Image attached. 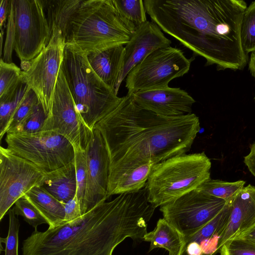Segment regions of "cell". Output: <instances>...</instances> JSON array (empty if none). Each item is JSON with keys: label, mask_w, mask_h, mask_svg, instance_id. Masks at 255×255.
Wrapping results in <instances>:
<instances>
[{"label": "cell", "mask_w": 255, "mask_h": 255, "mask_svg": "<svg viewBox=\"0 0 255 255\" xmlns=\"http://www.w3.org/2000/svg\"><path fill=\"white\" fill-rule=\"evenodd\" d=\"M211 167L204 152L184 153L155 164L144 187L148 201L156 208L196 189L210 178Z\"/></svg>", "instance_id": "6"}, {"label": "cell", "mask_w": 255, "mask_h": 255, "mask_svg": "<svg viewBox=\"0 0 255 255\" xmlns=\"http://www.w3.org/2000/svg\"><path fill=\"white\" fill-rule=\"evenodd\" d=\"M13 208L15 215L22 217L34 229H37L40 225L48 224L45 219L24 196L15 202Z\"/></svg>", "instance_id": "31"}, {"label": "cell", "mask_w": 255, "mask_h": 255, "mask_svg": "<svg viewBox=\"0 0 255 255\" xmlns=\"http://www.w3.org/2000/svg\"><path fill=\"white\" fill-rule=\"evenodd\" d=\"M87 55L76 45L66 43L61 66L77 112L93 131L96 125L118 106L122 97L97 75Z\"/></svg>", "instance_id": "4"}, {"label": "cell", "mask_w": 255, "mask_h": 255, "mask_svg": "<svg viewBox=\"0 0 255 255\" xmlns=\"http://www.w3.org/2000/svg\"><path fill=\"white\" fill-rule=\"evenodd\" d=\"M22 81V71L14 63L0 60V99L13 93Z\"/></svg>", "instance_id": "26"}, {"label": "cell", "mask_w": 255, "mask_h": 255, "mask_svg": "<svg viewBox=\"0 0 255 255\" xmlns=\"http://www.w3.org/2000/svg\"><path fill=\"white\" fill-rule=\"evenodd\" d=\"M143 241L149 242V252L163 248L168 255H180L185 244L184 237L164 218L158 220L155 229L146 234Z\"/></svg>", "instance_id": "23"}, {"label": "cell", "mask_w": 255, "mask_h": 255, "mask_svg": "<svg viewBox=\"0 0 255 255\" xmlns=\"http://www.w3.org/2000/svg\"><path fill=\"white\" fill-rule=\"evenodd\" d=\"M38 102L36 94L30 89L15 112L6 133L16 132Z\"/></svg>", "instance_id": "30"}, {"label": "cell", "mask_w": 255, "mask_h": 255, "mask_svg": "<svg viewBox=\"0 0 255 255\" xmlns=\"http://www.w3.org/2000/svg\"><path fill=\"white\" fill-rule=\"evenodd\" d=\"M124 54L125 46L119 45L87 55L89 64L95 72L114 90L122 68Z\"/></svg>", "instance_id": "19"}, {"label": "cell", "mask_w": 255, "mask_h": 255, "mask_svg": "<svg viewBox=\"0 0 255 255\" xmlns=\"http://www.w3.org/2000/svg\"><path fill=\"white\" fill-rule=\"evenodd\" d=\"M63 204L65 210V222L73 221L82 216L77 194L73 199Z\"/></svg>", "instance_id": "36"}, {"label": "cell", "mask_w": 255, "mask_h": 255, "mask_svg": "<svg viewBox=\"0 0 255 255\" xmlns=\"http://www.w3.org/2000/svg\"><path fill=\"white\" fill-rule=\"evenodd\" d=\"M235 237L248 240L255 245V224Z\"/></svg>", "instance_id": "39"}, {"label": "cell", "mask_w": 255, "mask_h": 255, "mask_svg": "<svg viewBox=\"0 0 255 255\" xmlns=\"http://www.w3.org/2000/svg\"><path fill=\"white\" fill-rule=\"evenodd\" d=\"M74 147L75 163L77 180V196L80 206L81 213L83 212L87 184V167L86 149Z\"/></svg>", "instance_id": "29"}, {"label": "cell", "mask_w": 255, "mask_h": 255, "mask_svg": "<svg viewBox=\"0 0 255 255\" xmlns=\"http://www.w3.org/2000/svg\"><path fill=\"white\" fill-rule=\"evenodd\" d=\"M46 119L43 108L38 101L31 113L14 133H34L42 130Z\"/></svg>", "instance_id": "32"}, {"label": "cell", "mask_w": 255, "mask_h": 255, "mask_svg": "<svg viewBox=\"0 0 255 255\" xmlns=\"http://www.w3.org/2000/svg\"><path fill=\"white\" fill-rule=\"evenodd\" d=\"M155 164L145 161L135 164H120L110 167L108 194L138 191L145 186Z\"/></svg>", "instance_id": "18"}, {"label": "cell", "mask_w": 255, "mask_h": 255, "mask_svg": "<svg viewBox=\"0 0 255 255\" xmlns=\"http://www.w3.org/2000/svg\"><path fill=\"white\" fill-rule=\"evenodd\" d=\"M227 201L197 189L160 207L163 218L184 237L191 236L216 216Z\"/></svg>", "instance_id": "10"}, {"label": "cell", "mask_w": 255, "mask_h": 255, "mask_svg": "<svg viewBox=\"0 0 255 255\" xmlns=\"http://www.w3.org/2000/svg\"><path fill=\"white\" fill-rule=\"evenodd\" d=\"M249 69L252 76L255 79V52L251 53L249 63ZM254 100L255 101V96Z\"/></svg>", "instance_id": "40"}, {"label": "cell", "mask_w": 255, "mask_h": 255, "mask_svg": "<svg viewBox=\"0 0 255 255\" xmlns=\"http://www.w3.org/2000/svg\"><path fill=\"white\" fill-rule=\"evenodd\" d=\"M51 37L58 32L68 42L72 18L83 0H42Z\"/></svg>", "instance_id": "20"}, {"label": "cell", "mask_w": 255, "mask_h": 255, "mask_svg": "<svg viewBox=\"0 0 255 255\" xmlns=\"http://www.w3.org/2000/svg\"><path fill=\"white\" fill-rule=\"evenodd\" d=\"M171 41L154 22L147 20L136 28L125 47L122 68L115 88L118 95L120 87L130 70L154 51L169 47Z\"/></svg>", "instance_id": "15"}, {"label": "cell", "mask_w": 255, "mask_h": 255, "mask_svg": "<svg viewBox=\"0 0 255 255\" xmlns=\"http://www.w3.org/2000/svg\"><path fill=\"white\" fill-rule=\"evenodd\" d=\"M250 151L244 156V162L250 172L255 177V141L250 146Z\"/></svg>", "instance_id": "37"}, {"label": "cell", "mask_w": 255, "mask_h": 255, "mask_svg": "<svg viewBox=\"0 0 255 255\" xmlns=\"http://www.w3.org/2000/svg\"><path fill=\"white\" fill-rule=\"evenodd\" d=\"M240 38L243 49L247 54L255 52V0L247 6L243 13Z\"/></svg>", "instance_id": "27"}, {"label": "cell", "mask_w": 255, "mask_h": 255, "mask_svg": "<svg viewBox=\"0 0 255 255\" xmlns=\"http://www.w3.org/2000/svg\"><path fill=\"white\" fill-rule=\"evenodd\" d=\"M6 148L45 173L75 161L74 147L64 136L50 130L34 133H7Z\"/></svg>", "instance_id": "7"}, {"label": "cell", "mask_w": 255, "mask_h": 255, "mask_svg": "<svg viewBox=\"0 0 255 255\" xmlns=\"http://www.w3.org/2000/svg\"><path fill=\"white\" fill-rule=\"evenodd\" d=\"M194 59V56L188 58L181 49L170 46L154 51L128 74L127 94L168 87L171 80L188 72Z\"/></svg>", "instance_id": "8"}, {"label": "cell", "mask_w": 255, "mask_h": 255, "mask_svg": "<svg viewBox=\"0 0 255 255\" xmlns=\"http://www.w3.org/2000/svg\"><path fill=\"white\" fill-rule=\"evenodd\" d=\"M220 255H255V245L235 237L227 241L219 250Z\"/></svg>", "instance_id": "34"}, {"label": "cell", "mask_w": 255, "mask_h": 255, "mask_svg": "<svg viewBox=\"0 0 255 255\" xmlns=\"http://www.w3.org/2000/svg\"><path fill=\"white\" fill-rule=\"evenodd\" d=\"M31 89L21 81L11 94L0 99V137L6 134L9 123L16 109Z\"/></svg>", "instance_id": "24"}, {"label": "cell", "mask_w": 255, "mask_h": 255, "mask_svg": "<svg viewBox=\"0 0 255 255\" xmlns=\"http://www.w3.org/2000/svg\"><path fill=\"white\" fill-rule=\"evenodd\" d=\"M140 107L159 115L177 117L192 113L195 100L180 88H165L139 91L132 94Z\"/></svg>", "instance_id": "16"}, {"label": "cell", "mask_w": 255, "mask_h": 255, "mask_svg": "<svg viewBox=\"0 0 255 255\" xmlns=\"http://www.w3.org/2000/svg\"><path fill=\"white\" fill-rule=\"evenodd\" d=\"M63 204L73 199L77 193L75 161L56 170L46 173L41 185Z\"/></svg>", "instance_id": "21"}, {"label": "cell", "mask_w": 255, "mask_h": 255, "mask_svg": "<svg viewBox=\"0 0 255 255\" xmlns=\"http://www.w3.org/2000/svg\"><path fill=\"white\" fill-rule=\"evenodd\" d=\"M10 0H1L0 4V29L2 26H4L5 21L8 16Z\"/></svg>", "instance_id": "38"}, {"label": "cell", "mask_w": 255, "mask_h": 255, "mask_svg": "<svg viewBox=\"0 0 255 255\" xmlns=\"http://www.w3.org/2000/svg\"><path fill=\"white\" fill-rule=\"evenodd\" d=\"M121 14L136 28L147 21L146 11L142 0H113Z\"/></svg>", "instance_id": "28"}, {"label": "cell", "mask_w": 255, "mask_h": 255, "mask_svg": "<svg viewBox=\"0 0 255 255\" xmlns=\"http://www.w3.org/2000/svg\"><path fill=\"white\" fill-rule=\"evenodd\" d=\"M87 184L82 215L109 198L108 194L110 159L104 139L95 128L86 148Z\"/></svg>", "instance_id": "14"}, {"label": "cell", "mask_w": 255, "mask_h": 255, "mask_svg": "<svg viewBox=\"0 0 255 255\" xmlns=\"http://www.w3.org/2000/svg\"><path fill=\"white\" fill-rule=\"evenodd\" d=\"M155 208L144 188L118 195L73 221L34 229L22 242V255H112L127 238L143 241Z\"/></svg>", "instance_id": "2"}, {"label": "cell", "mask_w": 255, "mask_h": 255, "mask_svg": "<svg viewBox=\"0 0 255 255\" xmlns=\"http://www.w3.org/2000/svg\"><path fill=\"white\" fill-rule=\"evenodd\" d=\"M42 130L54 131L66 138L74 146L84 150L93 134L77 112L61 66Z\"/></svg>", "instance_id": "12"}, {"label": "cell", "mask_w": 255, "mask_h": 255, "mask_svg": "<svg viewBox=\"0 0 255 255\" xmlns=\"http://www.w3.org/2000/svg\"><path fill=\"white\" fill-rule=\"evenodd\" d=\"M136 29L121 14L113 0H84L72 18L67 43L89 53L126 45Z\"/></svg>", "instance_id": "5"}, {"label": "cell", "mask_w": 255, "mask_h": 255, "mask_svg": "<svg viewBox=\"0 0 255 255\" xmlns=\"http://www.w3.org/2000/svg\"><path fill=\"white\" fill-rule=\"evenodd\" d=\"M95 128L104 139L111 167L145 161L156 164L186 153L201 128L194 114L159 115L140 107L132 94H127Z\"/></svg>", "instance_id": "3"}, {"label": "cell", "mask_w": 255, "mask_h": 255, "mask_svg": "<svg viewBox=\"0 0 255 255\" xmlns=\"http://www.w3.org/2000/svg\"><path fill=\"white\" fill-rule=\"evenodd\" d=\"M24 196L45 219L49 228L65 222L64 204L42 186H34Z\"/></svg>", "instance_id": "22"}, {"label": "cell", "mask_w": 255, "mask_h": 255, "mask_svg": "<svg viewBox=\"0 0 255 255\" xmlns=\"http://www.w3.org/2000/svg\"><path fill=\"white\" fill-rule=\"evenodd\" d=\"M46 173L6 147H0V221L15 202L34 186H41Z\"/></svg>", "instance_id": "13"}, {"label": "cell", "mask_w": 255, "mask_h": 255, "mask_svg": "<svg viewBox=\"0 0 255 255\" xmlns=\"http://www.w3.org/2000/svg\"><path fill=\"white\" fill-rule=\"evenodd\" d=\"M65 44L61 34L53 32L48 44L36 57L21 63L22 81L36 94L46 117L51 109Z\"/></svg>", "instance_id": "11"}, {"label": "cell", "mask_w": 255, "mask_h": 255, "mask_svg": "<svg viewBox=\"0 0 255 255\" xmlns=\"http://www.w3.org/2000/svg\"><path fill=\"white\" fill-rule=\"evenodd\" d=\"M9 216V229L6 238H0L5 244L4 255H18V233L20 224L18 216L15 215L13 207L7 212Z\"/></svg>", "instance_id": "33"}, {"label": "cell", "mask_w": 255, "mask_h": 255, "mask_svg": "<svg viewBox=\"0 0 255 255\" xmlns=\"http://www.w3.org/2000/svg\"><path fill=\"white\" fill-rule=\"evenodd\" d=\"M14 21L12 11L9 8L7 16L6 34L3 49V60L7 63H12V53L14 50Z\"/></svg>", "instance_id": "35"}, {"label": "cell", "mask_w": 255, "mask_h": 255, "mask_svg": "<svg viewBox=\"0 0 255 255\" xmlns=\"http://www.w3.org/2000/svg\"><path fill=\"white\" fill-rule=\"evenodd\" d=\"M151 21L218 70L244 69L240 28L243 0H144Z\"/></svg>", "instance_id": "1"}, {"label": "cell", "mask_w": 255, "mask_h": 255, "mask_svg": "<svg viewBox=\"0 0 255 255\" xmlns=\"http://www.w3.org/2000/svg\"><path fill=\"white\" fill-rule=\"evenodd\" d=\"M229 201L230 214L219 240L218 250L227 241L255 224V186H244Z\"/></svg>", "instance_id": "17"}, {"label": "cell", "mask_w": 255, "mask_h": 255, "mask_svg": "<svg viewBox=\"0 0 255 255\" xmlns=\"http://www.w3.org/2000/svg\"><path fill=\"white\" fill-rule=\"evenodd\" d=\"M245 183L246 181L241 180L228 182L210 178L196 189L228 202L244 187Z\"/></svg>", "instance_id": "25"}, {"label": "cell", "mask_w": 255, "mask_h": 255, "mask_svg": "<svg viewBox=\"0 0 255 255\" xmlns=\"http://www.w3.org/2000/svg\"><path fill=\"white\" fill-rule=\"evenodd\" d=\"M14 50L21 63L36 57L51 39L42 0H10Z\"/></svg>", "instance_id": "9"}]
</instances>
